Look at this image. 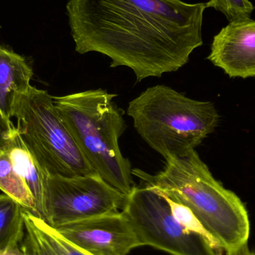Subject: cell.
I'll return each mask as SVG.
<instances>
[{"label":"cell","instance_id":"9a60e30c","mask_svg":"<svg viewBox=\"0 0 255 255\" xmlns=\"http://www.w3.org/2000/svg\"><path fill=\"white\" fill-rule=\"evenodd\" d=\"M162 197L164 198L165 200L167 202L171 214L173 216L174 218L186 230L202 237L207 240L215 250L219 252H222L214 238L208 233V231L205 229L203 225L199 221V219L196 217V216L193 214V211L188 207L179 203V202H175L166 196H162Z\"/></svg>","mask_w":255,"mask_h":255},{"label":"cell","instance_id":"52a82bcc","mask_svg":"<svg viewBox=\"0 0 255 255\" xmlns=\"http://www.w3.org/2000/svg\"><path fill=\"white\" fill-rule=\"evenodd\" d=\"M122 212L141 247L148 246L171 255H220L207 240L180 225L164 198L146 186L133 187Z\"/></svg>","mask_w":255,"mask_h":255},{"label":"cell","instance_id":"d6986e66","mask_svg":"<svg viewBox=\"0 0 255 255\" xmlns=\"http://www.w3.org/2000/svg\"><path fill=\"white\" fill-rule=\"evenodd\" d=\"M231 255H255V254L254 253H252L250 251V249H249V246H247V247H244L242 250L238 251V253Z\"/></svg>","mask_w":255,"mask_h":255},{"label":"cell","instance_id":"4fadbf2b","mask_svg":"<svg viewBox=\"0 0 255 255\" xmlns=\"http://www.w3.org/2000/svg\"><path fill=\"white\" fill-rule=\"evenodd\" d=\"M24 209L10 196L0 195V252L20 244L24 235Z\"/></svg>","mask_w":255,"mask_h":255},{"label":"cell","instance_id":"30bf717a","mask_svg":"<svg viewBox=\"0 0 255 255\" xmlns=\"http://www.w3.org/2000/svg\"><path fill=\"white\" fill-rule=\"evenodd\" d=\"M23 217L24 235L20 247L24 255H90L28 210L24 209Z\"/></svg>","mask_w":255,"mask_h":255},{"label":"cell","instance_id":"e0dca14e","mask_svg":"<svg viewBox=\"0 0 255 255\" xmlns=\"http://www.w3.org/2000/svg\"><path fill=\"white\" fill-rule=\"evenodd\" d=\"M16 128L14 127L11 121L6 119L0 113V146H4L9 138L16 131Z\"/></svg>","mask_w":255,"mask_h":255},{"label":"cell","instance_id":"3957f363","mask_svg":"<svg viewBox=\"0 0 255 255\" xmlns=\"http://www.w3.org/2000/svg\"><path fill=\"white\" fill-rule=\"evenodd\" d=\"M116 97L106 90H89L53 97V102L93 170L128 196L135 187L133 169L120 148L126 123Z\"/></svg>","mask_w":255,"mask_h":255},{"label":"cell","instance_id":"2e32d148","mask_svg":"<svg viewBox=\"0 0 255 255\" xmlns=\"http://www.w3.org/2000/svg\"><path fill=\"white\" fill-rule=\"evenodd\" d=\"M206 4L222 12L229 22L250 20L255 8L250 0H210Z\"/></svg>","mask_w":255,"mask_h":255},{"label":"cell","instance_id":"6da1fadb","mask_svg":"<svg viewBox=\"0 0 255 255\" xmlns=\"http://www.w3.org/2000/svg\"><path fill=\"white\" fill-rule=\"evenodd\" d=\"M206 3L182 0H69L66 5L75 49L110 58L130 69L139 82L174 73L203 44Z\"/></svg>","mask_w":255,"mask_h":255},{"label":"cell","instance_id":"5bb4252c","mask_svg":"<svg viewBox=\"0 0 255 255\" xmlns=\"http://www.w3.org/2000/svg\"><path fill=\"white\" fill-rule=\"evenodd\" d=\"M0 190L35 214V204L20 175L17 173L6 147L0 146Z\"/></svg>","mask_w":255,"mask_h":255},{"label":"cell","instance_id":"ba28073f","mask_svg":"<svg viewBox=\"0 0 255 255\" xmlns=\"http://www.w3.org/2000/svg\"><path fill=\"white\" fill-rule=\"evenodd\" d=\"M56 230L90 255H128L141 247L122 211L76 222Z\"/></svg>","mask_w":255,"mask_h":255},{"label":"cell","instance_id":"5b68a950","mask_svg":"<svg viewBox=\"0 0 255 255\" xmlns=\"http://www.w3.org/2000/svg\"><path fill=\"white\" fill-rule=\"evenodd\" d=\"M16 130L40 167L49 175L97 174L84 157L47 91L30 87L15 97Z\"/></svg>","mask_w":255,"mask_h":255},{"label":"cell","instance_id":"9c48e42d","mask_svg":"<svg viewBox=\"0 0 255 255\" xmlns=\"http://www.w3.org/2000/svg\"><path fill=\"white\" fill-rule=\"evenodd\" d=\"M208 59L230 77H255V21L230 22L222 28Z\"/></svg>","mask_w":255,"mask_h":255},{"label":"cell","instance_id":"7c38bea8","mask_svg":"<svg viewBox=\"0 0 255 255\" xmlns=\"http://www.w3.org/2000/svg\"><path fill=\"white\" fill-rule=\"evenodd\" d=\"M4 146L8 151L15 169L31 192L35 204V215L43 220L45 179L47 174L33 157L17 130L9 138Z\"/></svg>","mask_w":255,"mask_h":255},{"label":"cell","instance_id":"ffe728a7","mask_svg":"<svg viewBox=\"0 0 255 255\" xmlns=\"http://www.w3.org/2000/svg\"><path fill=\"white\" fill-rule=\"evenodd\" d=\"M0 28H1V26H0Z\"/></svg>","mask_w":255,"mask_h":255},{"label":"cell","instance_id":"8992f818","mask_svg":"<svg viewBox=\"0 0 255 255\" xmlns=\"http://www.w3.org/2000/svg\"><path fill=\"white\" fill-rule=\"evenodd\" d=\"M127 196L97 174L75 177L46 175L43 220L54 229L121 212Z\"/></svg>","mask_w":255,"mask_h":255},{"label":"cell","instance_id":"ac0fdd59","mask_svg":"<svg viewBox=\"0 0 255 255\" xmlns=\"http://www.w3.org/2000/svg\"><path fill=\"white\" fill-rule=\"evenodd\" d=\"M0 255H24V253L21 248L20 244H17L0 252Z\"/></svg>","mask_w":255,"mask_h":255},{"label":"cell","instance_id":"277c9868","mask_svg":"<svg viewBox=\"0 0 255 255\" xmlns=\"http://www.w3.org/2000/svg\"><path fill=\"white\" fill-rule=\"evenodd\" d=\"M127 114L138 134L165 160L196 150L220 121L211 102L193 100L161 85L132 100Z\"/></svg>","mask_w":255,"mask_h":255},{"label":"cell","instance_id":"8fae6325","mask_svg":"<svg viewBox=\"0 0 255 255\" xmlns=\"http://www.w3.org/2000/svg\"><path fill=\"white\" fill-rule=\"evenodd\" d=\"M33 70L25 58L0 46V113L11 121L15 97L29 89Z\"/></svg>","mask_w":255,"mask_h":255},{"label":"cell","instance_id":"7a4b0ae2","mask_svg":"<svg viewBox=\"0 0 255 255\" xmlns=\"http://www.w3.org/2000/svg\"><path fill=\"white\" fill-rule=\"evenodd\" d=\"M132 175L160 196L188 207L227 255L248 246L250 221L245 205L214 178L196 150L166 160L157 173L134 169Z\"/></svg>","mask_w":255,"mask_h":255}]
</instances>
